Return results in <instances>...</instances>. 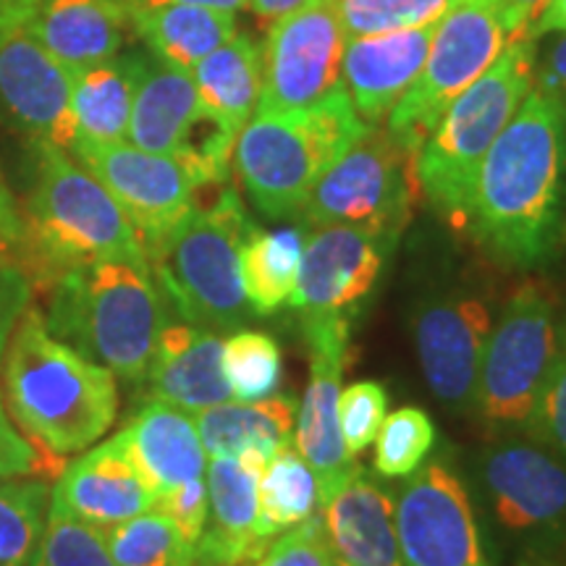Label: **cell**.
Here are the masks:
<instances>
[{
	"label": "cell",
	"mask_w": 566,
	"mask_h": 566,
	"mask_svg": "<svg viewBox=\"0 0 566 566\" xmlns=\"http://www.w3.org/2000/svg\"><path fill=\"white\" fill-rule=\"evenodd\" d=\"M464 231L493 263L541 271L566 244V105L530 90L480 166Z\"/></svg>",
	"instance_id": "1"
},
{
	"label": "cell",
	"mask_w": 566,
	"mask_h": 566,
	"mask_svg": "<svg viewBox=\"0 0 566 566\" xmlns=\"http://www.w3.org/2000/svg\"><path fill=\"white\" fill-rule=\"evenodd\" d=\"M3 401L27 441L51 459L87 451L118 415L116 375L48 334L27 307L3 352Z\"/></svg>",
	"instance_id": "2"
},
{
	"label": "cell",
	"mask_w": 566,
	"mask_h": 566,
	"mask_svg": "<svg viewBox=\"0 0 566 566\" xmlns=\"http://www.w3.org/2000/svg\"><path fill=\"white\" fill-rule=\"evenodd\" d=\"M32 176L21 205L19 268L48 289L97 260L147 263L145 244L108 189L59 145H30Z\"/></svg>",
	"instance_id": "3"
},
{
	"label": "cell",
	"mask_w": 566,
	"mask_h": 566,
	"mask_svg": "<svg viewBox=\"0 0 566 566\" xmlns=\"http://www.w3.org/2000/svg\"><path fill=\"white\" fill-rule=\"evenodd\" d=\"M45 294L42 323L48 334L126 384H145L168 323L166 300L150 265L97 260L63 273Z\"/></svg>",
	"instance_id": "4"
},
{
	"label": "cell",
	"mask_w": 566,
	"mask_h": 566,
	"mask_svg": "<svg viewBox=\"0 0 566 566\" xmlns=\"http://www.w3.org/2000/svg\"><path fill=\"white\" fill-rule=\"evenodd\" d=\"M254 229L242 197L218 184L210 200H197L171 231L145 247L163 300L181 321L233 334L250 323L242 286V247Z\"/></svg>",
	"instance_id": "5"
},
{
	"label": "cell",
	"mask_w": 566,
	"mask_h": 566,
	"mask_svg": "<svg viewBox=\"0 0 566 566\" xmlns=\"http://www.w3.org/2000/svg\"><path fill=\"white\" fill-rule=\"evenodd\" d=\"M367 129L344 87H336L304 108L254 111L237 134L231 166L260 216L292 221L321 176Z\"/></svg>",
	"instance_id": "6"
},
{
	"label": "cell",
	"mask_w": 566,
	"mask_h": 566,
	"mask_svg": "<svg viewBox=\"0 0 566 566\" xmlns=\"http://www.w3.org/2000/svg\"><path fill=\"white\" fill-rule=\"evenodd\" d=\"M537 40L514 38L491 66L446 108L415 153L420 197L446 223L464 229L488 150L535 84Z\"/></svg>",
	"instance_id": "7"
},
{
	"label": "cell",
	"mask_w": 566,
	"mask_h": 566,
	"mask_svg": "<svg viewBox=\"0 0 566 566\" xmlns=\"http://www.w3.org/2000/svg\"><path fill=\"white\" fill-rule=\"evenodd\" d=\"M562 313L543 281H525L509 296L488 336L475 412L495 438L530 436L543 388L554 370Z\"/></svg>",
	"instance_id": "8"
},
{
	"label": "cell",
	"mask_w": 566,
	"mask_h": 566,
	"mask_svg": "<svg viewBox=\"0 0 566 566\" xmlns=\"http://www.w3.org/2000/svg\"><path fill=\"white\" fill-rule=\"evenodd\" d=\"M237 134L202 103L192 71L139 51V80L126 142L181 163L205 189L229 181Z\"/></svg>",
	"instance_id": "9"
},
{
	"label": "cell",
	"mask_w": 566,
	"mask_h": 566,
	"mask_svg": "<svg viewBox=\"0 0 566 566\" xmlns=\"http://www.w3.org/2000/svg\"><path fill=\"white\" fill-rule=\"evenodd\" d=\"M417 197L415 153L405 150L386 129L370 126L321 176L296 221L310 231L357 226L399 242L412 221Z\"/></svg>",
	"instance_id": "10"
},
{
	"label": "cell",
	"mask_w": 566,
	"mask_h": 566,
	"mask_svg": "<svg viewBox=\"0 0 566 566\" xmlns=\"http://www.w3.org/2000/svg\"><path fill=\"white\" fill-rule=\"evenodd\" d=\"M512 40L499 0H457L454 9L438 21L420 76L388 113L386 132L405 150H420L446 108Z\"/></svg>",
	"instance_id": "11"
},
{
	"label": "cell",
	"mask_w": 566,
	"mask_h": 566,
	"mask_svg": "<svg viewBox=\"0 0 566 566\" xmlns=\"http://www.w3.org/2000/svg\"><path fill=\"white\" fill-rule=\"evenodd\" d=\"M34 3H0V126L30 145L45 142L69 150L76 137L74 71L61 66L32 34Z\"/></svg>",
	"instance_id": "12"
},
{
	"label": "cell",
	"mask_w": 566,
	"mask_h": 566,
	"mask_svg": "<svg viewBox=\"0 0 566 566\" xmlns=\"http://www.w3.org/2000/svg\"><path fill=\"white\" fill-rule=\"evenodd\" d=\"M396 537L405 566H495L470 491L446 457L424 462L396 495Z\"/></svg>",
	"instance_id": "13"
},
{
	"label": "cell",
	"mask_w": 566,
	"mask_h": 566,
	"mask_svg": "<svg viewBox=\"0 0 566 566\" xmlns=\"http://www.w3.org/2000/svg\"><path fill=\"white\" fill-rule=\"evenodd\" d=\"M346 32L331 0L271 21L263 42V92L258 111L275 113L313 105L342 87Z\"/></svg>",
	"instance_id": "14"
},
{
	"label": "cell",
	"mask_w": 566,
	"mask_h": 566,
	"mask_svg": "<svg viewBox=\"0 0 566 566\" xmlns=\"http://www.w3.org/2000/svg\"><path fill=\"white\" fill-rule=\"evenodd\" d=\"M480 475L495 525L522 554L566 533V467L541 443L501 441L485 451Z\"/></svg>",
	"instance_id": "15"
},
{
	"label": "cell",
	"mask_w": 566,
	"mask_h": 566,
	"mask_svg": "<svg viewBox=\"0 0 566 566\" xmlns=\"http://www.w3.org/2000/svg\"><path fill=\"white\" fill-rule=\"evenodd\" d=\"M69 153L108 189L145 247L171 231L202 192L181 163L132 142L74 139Z\"/></svg>",
	"instance_id": "16"
},
{
	"label": "cell",
	"mask_w": 566,
	"mask_h": 566,
	"mask_svg": "<svg viewBox=\"0 0 566 566\" xmlns=\"http://www.w3.org/2000/svg\"><path fill=\"white\" fill-rule=\"evenodd\" d=\"M304 344L310 352V375L302 405L296 409L294 446L313 467L321 506L336 493V488L357 470V457L346 449L338 424V399L349 352L352 317L315 315L302 317Z\"/></svg>",
	"instance_id": "17"
},
{
	"label": "cell",
	"mask_w": 566,
	"mask_h": 566,
	"mask_svg": "<svg viewBox=\"0 0 566 566\" xmlns=\"http://www.w3.org/2000/svg\"><path fill=\"white\" fill-rule=\"evenodd\" d=\"M493 315L480 294L446 289L417 302L412 338L424 384L443 407L472 412Z\"/></svg>",
	"instance_id": "18"
},
{
	"label": "cell",
	"mask_w": 566,
	"mask_h": 566,
	"mask_svg": "<svg viewBox=\"0 0 566 566\" xmlns=\"http://www.w3.org/2000/svg\"><path fill=\"white\" fill-rule=\"evenodd\" d=\"M396 250V239L357 229L323 226L304 242L300 279L289 300L302 317H354L378 283Z\"/></svg>",
	"instance_id": "19"
},
{
	"label": "cell",
	"mask_w": 566,
	"mask_h": 566,
	"mask_svg": "<svg viewBox=\"0 0 566 566\" xmlns=\"http://www.w3.org/2000/svg\"><path fill=\"white\" fill-rule=\"evenodd\" d=\"M158 504L132 462L122 433L95 449H87L61 472L53 488L51 509L97 527H113Z\"/></svg>",
	"instance_id": "20"
},
{
	"label": "cell",
	"mask_w": 566,
	"mask_h": 566,
	"mask_svg": "<svg viewBox=\"0 0 566 566\" xmlns=\"http://www.w3.org/2000/svg\"><path fill=\"white\" fill-rule=\"evenodd\" d=\"M438 24L346 40L342 87L367 126H380L428 59Z\"/></svg>",
	"instance_id": "21"
},
{
	"label": "cell",
	"mask_w": 566,
	"mask_h": 566,
	"mask_svg": "<svg viewBox=\"0 0 566 566\" xmlns=\"http://www.w3.org/2000/svg\"><path fill=\"white\" fill-rule=\"evenodd\" d=\"M334 558L344 566H405L396 537V495L357 467L321 506Z\"/></svg>",
	"instance_id": "22"
},
{
	"label": "cell",
	"mask_w": 566,
	"mask_h": 566,
	"mask_svg": "<svg viewBox=\"0 0 566 566\" xmlns=\"http://www.w3.org/2000/svg\"><path fill=\"white\" fill-rule=\"evenodd\" d=\"M145 384L150 399L192 415L231 401V388L223 375L221 334L187 321H168L158 336Z\"/></svg>",
	"instance_id": "23"
},
{
	"label": "cell",
	"mask_w": 566,
	"mask_h": 566,
	"mask_svg": "<svg viewBox=\"0 0 566 566\" xmlns=\"http://www.w3.org/2000/svg\"><path fill=\"white\" fill-rule=\"evenodd\" d=\"M258 478L239 457H210L208 522L197 541V564L250 566L268 548L271 541L260 535Z\"/></svg>",
	"instance_id": "24"
},
{
	"label": "cell",
	"mask_w": 566,
	"mask_h": 566,
	"mask_svg": "<svg viewBox=\"0 0 566 566\" xmlns=\"http://www.w3.org/2000/svg\"><path fill=\"white\" fill-rule=\"evenodd\" d=\"M122 438L142 480L158 499L189 480L205 478L208 470L195 415L166 401H145L122 430Z\"/></svg>",
	"instance_id": "25"
},
{
	"label": "cell",
	"mask_w": 566,
	"mask_h": 566,
	"mask_svg": "<svg viewBox=\"0 0 566 566\" xmlns=\"http://www.w3.org/2000/svg\"><path fill=\"white\" fill-rule=\"evenodd\" d=\"M30 30L61 66L80 71L122 53L132 30L126 0H38Z\"/></svg>",
	"instance_id": "26"
},
{
	"label": "cell",
	"mask_w": 566,
	"mask_h": 566,
	"mask_svg": "<svg viewBox=\"0 0 566 566\" xmlns=\"http://www.w3.org/2000/svg\"><path fill=\"white\" fill-rule=\"evenodd\" d=\"M205 454L239 457L260 451L271 459L275 451L294 443L296 401L292 396L273 394L260 401H223L195 415Z\"/></svg>",
	"instance_id": "27"
},
{
	"label": "cell",
	"mask_w": 566,
	"mask_h": 566,
	"mask_svg": "<svg viewBox=\"0 0 566 566\" xmlns=\"http://www.w3.org/2000/svg\"><path fill=\"white\" fill-rule=\"evenodd\" d=\"M139 80V51L74 71L71 113L76 137L84 142H126L134 92Z\"/></svg>",
	"instance_id": "28"
},
{
	"label": "cell",
	"mask_w": 566,
	"mask_h": 566,
	"mask_svg": "<svg viewBox=\"0 0 566 566\" xmlns=\"http://www.w3.org/2000/svg\"><path fill=\"white\" fill-rule=\"evenodd\" d=\"M129 21L147 51L187 71L239 32L237 13L181 3L132 9Z\"/></svg>",
	"instance_id": "29"
},
{
	"label": "cell",
	"mask_w": 566,
	"mask_h": 566,
	"mask_svg": "<svg viewBox=\"0 0 566 566\" xmlns=\"http://www.w3.org/2000/svg\"><path fill=\"white\" fill-rule=\"evenodd\" d=\"M192 80L202 103L242 132L263 92V45L250 32H237L197 63Z\"/></svg>",
	"instance_id": "30"
},
{
	"label": "cell",
	"mask_w": 566,
	"mask_h": 566,
	"mask_svg": "<svg viewBox=\"0 0 566 566\" xmlns=\"http://www.w3.org/2000/svg\"><path fill=\"white\" fill-rule=\"evenodd\" d=\"M307 242L304 226L258 229L254 226L242 247V286L252 315H273L292 300Z\"/></svg>",
	"instance_id": "31"
},
{
	"label": "cell",
	"mask_w": 566,
	"mask_h": 566,
	"mask_svg": "<svg viewBox=\"0 0 566 566\" xmlns=\"http://www.w3.org/2000/svg\"><path fill=\"white\" fill-rule=\"evenodd\" d=\"M260 501V535L273 541L321 509V488L313 467L304 462L296 446L275 451L258 478Z\"/></svg>",
	"instance_id": "32"
},
{
	"label": "cell",
	"mask_w": 566,
	"mask_h": 566,
	"mask_svg": "<svg viewBox=\"0 0 566 566\" xmlns=\"http://www.w3.org/2000/svg\"><path fill=\"white\" fill-rule=\"evenodd\" d=\"M105 541L118 566H197L195 543L158 509L105 527Z\"/></svg>",
	"instance_id": "33"
},
{
	"label": "cell",
	"mask_w": 566,
	"mask_h": 566,
	"mask_svg": "<svg viewBox=\"0 0 566 566\" xmlns=\"http://www.w3.org/2000/svg\"><path fill=\"white\" fill-rule=\"evenodd\" d=\"M223 375L231 388V399H268L283 378L279 344L263 331H233L223 342Z\"/></svg>",
	"instance_id": "34"
},
{
	"label": "cell",
	"mask_w": 566,
	"mask_h": 566,
	"mask_svg": "<svg viewBox=\"0 0 566 566\" xmlns=\"http://www.w3.org/2000/svg\"><path fill=\"white\" fill-rule=\"evenodd\" d=\"M45 504L48 485L42 480H0V566H30Z\"/></svg>",
	"instance_id": "35"
},
{
	"label": "cell",
	"mask_w": 566,
	"mask_h": 566,
	"mask_svg": "<svg viewBox=\"0 0 566 566\" xmlns=\"http://www.w3.org/2000/svg\"><path fill=\"white\" fill-rule=\"evenodd\" d=\"M436 449V424L420 407H401L386 415L375 438V472L384 478H409Z\"/></svg>",
	"instance_id": "36"
},
{
	"label": "cell",
	"mask_w": 566,
	"mask_h": 566,
	"mask_svg": "<svg viewBox=\"0 0 566 566\" xmlns=\"http://www.w3.org/2000/svg\"><path fill=\"white\" fill-rule=\"evenodd\" d=\"M346 38L384 34L438 24L457 0H331Z\"/></svg>",
	"instance_id": "37"
},
{
	"label": "cell",
	"mask_w": 566,
	"mask_h": 566,
	"mask_svg": "<svg viewBox=\"0 0 566 566\" xmlns=\"http://www.w3.org/2000/svg\"><path fill=\"white\" fill-rule=\"evenodd\" d=\"M30 566H118L105 530L76 516L48 512V525L40 533Z\"/></svg>",
	"instance_id": "38"
},
{
	"label": "cell",
	"mask_w": 566,
	"mask_h": 566,
	"mask_svg": "<svg viewBox=\"0 0 566 566\" xmlns=\"http://www.w3.org/2000/svg\"><path fill=\"white\" fill-rule=\"evenodd\" d=\"M388 415V394L386 388L375 380H359L344 388L342 399H338V424H342V436L346 449L354 457L370 449L378 438L380 424Z\"/></svg>",
	"instance_id": "39"
},
{
	"label": "cell",
	"mask_w": 566,
	"mask_h": 566,
	"mask_svg": "<svg viewBox=\"0 0 566 566\" xmlns=\"http://www.w3.org/2000/svg\"><path fill=\"white\" fill-rule=\"evenodd\" d=\"M250 566H336L323 514L310 516L302 525L275 535Z\"/></svg>",
	"instance_id": "40"
},
{
	"label": "cell",
	"mask_w": 566,
	"mask_h": 566,
	"mask_svg": "<svg viewBox=\"0 0 566 566\" xmlns=\"http://www.w3.org/2000/svg\"><path fill=\"white\" fill-rule=\"evenodd\" d=\"M541 446H548L554 454L566 459V315H562V336L548 384L543 388L530 436Z\"/></svg>",
	"instance_id": "41"
},
{
	"label": "cell",
	"mask_w": 566,
	"mask_h": 566,
	"mask_svg": "<svg viewBox=\"0 0 566 566\" xmlns=\"http://www.w3.org/2000/svg\"><path fill=\"white\" fill-rule=\"evenodd\" d=\"M155 509L171 516L181 535L197 546L205 522H208V485H205V478L189 480V483L174 488L171 493L160 495Z\"/></svg>",
	"instance_id": "42"
},
{
	"label": "cell",
	"mask_w": 566,
	"mask_h": 566,
	"mask_svg": "<svg viewBox=\"0 0 566 566\" xmlns=\"http://www.w3.org/2000/svg\"><path fill=\"white\" fill-rule=\"evenodd\" d=\"M30 300L32 283L27 273L13 260H0V359L19 317L30 307Z\"/></svg>",
	"instance_id": "43"
},
{
	"label": "cell",
	"mask_w": 566,
	"mask_h": 566,
	"mask_svg": "<svg viewBox=\"0 0 566 566\" xmlns=\"http://www.w3.org/2000/svg\"><path fill=\"white\" fill-rule=\"evenodd\" d=\"M38 464L40 459L34 454L32 443L13 428L3 399H0V480L32 475Z\"/></svg>",
	"instance_id": "44"
},
{
	"label": "cell",
	"mask_w": 566,
	"mask_h": 566,
	"mask_svg": "<svg viewBox=\"0 0 566 566\" xmlns=\"http://www.w3.org/2000/svg\"><path fill=\"white\" fill-rule=\"evenodd\" d=\"M533 87L566 105V34L551 42L543 53H537Z\"/></svg>",
	"instance_id": "45"
},
{
	"label": "cell",
	"mask_w": 566,
	"mask_h": 566,
	"mask_svg": "<svg viewBox=\"0 0 566 566\" xmlns=\"http://www.w3.org/2000/svg\"><path fill=\"white\" fill-rule=\"evenodd\" d=\"M19 244H21V212L13 200L9 184L0 171V260H13L19 265Z\"/></svg>",
	"instance_id": "46"
},
{
	"label": "cell",
	"mask_w": 566,
	"mask_h": 566,
	"mask_svg": "<svg viewBox=\"0 0 566 566\" xmlns=\"http://www.w3.org/2000/svg\"><path fill=\"white\" fill-rule=\"evenodd\" d=\"M546 0H499L501 17H504L512 38H527L530 24L541 13Z\"/></svg>",
	"instance_id": "47"
},
{
	"label": "cell",
	"mask_w": 566,
	"mask_h": 566,
	"mask_svg": "<svg viewBox=\"0 0 566 566\" xmlns=\"http://www.w3.org/2000/svg\"><path fill=\"white\" fill-rule=\"evenodd\" d=\"M546 34H566V0H546V6L530 24V40H541Z\"/></svg>",
	"instance_id": "48"
},
{
	"label": "cell",
	"mask_w": 566,
	"mask_h": 566,
	"mask_svg": "<svg viewBox=\"0 0 566 566\" xmlns=\"http://www.w3.org/2000/svg\"><path fill=\"white\" fill-rule=\"evenodd\" d=\"M514 566H566V533L546 546L522 554Z\"/></svg>",
	"instance_id": "49"
},
{
	"label": "cell",
	"mask_w": 566,
	"mask_h": 566,
	"mask_svg": "<svg viewBox=\"0 0 566 566\" xmlns=\"http://www.w3.org/2000/svg\"><path fill=\"white\" fill-rule=\"evenodd\" d=\"M160 3H181V6H202V9H216V11H229L239 13L250 9V0H126V6L132 9H147V6H160Z\"/></svg>",
	"instance_id": "50"
},
{
	"label": "cell",
	"mask_w": 566,
	"mask_h": 566,
	"mask_svg": "<svg viewBox=\"0 0 566 566\" xmlns=\"http://www.w3.org/2000/svg\"><path fill=\"white\" fill-rule=\"evenodd\" d=\"M310 3H315V0H250V9L254 11V17H260L263 21H275L304 9Z\"/></svg>",
	"instance_id": "51"
},
{
	"label": "cell",
	"mask_w": 566,
	"mask_h": 566,
	"mask_svg": "<svg viewBox=\"0 0 566 566\" xmlns=\"http://www.w3.org/2000/svg\"><path fill=\"white\" fill-rule=\"evenodd\" d=\"M0 3H34V0H0Z\"/></svg>",
	"instance_id": "52"
},
{
	"label": "cell",
	"mask_w": 566,
	"mask_h": 566,
	"mask_svg": "<svg viewBox=\"0 0 566 566\" xmlns=\"http://www.w3.org/2000/svg\"><path fill=\"white\" fill-rule=\"evenodd\" d=\"M197 566H208V564H197Z\"/></svg>",
	"instance_id": "53"
},
{
	"label": "cell",
	"mask_w": 566,
	"mask_h": 566,
	"mask_svg": "<svg viewBox=\"0 0 566 566\" xmlns=\"http://www.w3.org/2000/svg\"><path fill=\"white\" fill-rule=\"evenodd\" d=\"M336 566H344V564H338V562H336Z\"/></svg>",
	"instance_id": "54"
}]
</instances>
